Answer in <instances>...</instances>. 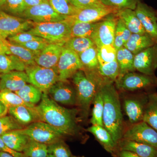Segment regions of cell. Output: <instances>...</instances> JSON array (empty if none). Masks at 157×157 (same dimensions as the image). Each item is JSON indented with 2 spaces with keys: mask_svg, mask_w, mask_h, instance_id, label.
Instances as JSON below:
<instances>
[{
  "mask_svg": "<svg viewBox=\"0 0 157 157\" xmlns=\"http://www.w3.org/2000/svg\"><path fill=\"white\" fill-rule=\"evenodd\" d=\"M50 43L52 42H48L45 39V40H33L26 43L21 44H16V45H20L27 48L33 52L36 55L37 53H39L43 50Z\"/></svg>",
  "mask_w": 157,
  "mask_h": 157,
  "instance_id": "cell-46",
  "label": "cell"
},
{
  "mask_svg": "<svg viewBox=\"0 0 157 157\" xmlns=\"http://www.w3.org/2000/svg\"><path fill=\"white\" fill-rule=\"evenodd\" d=\"M86 130L94 136L107 151L113 154L117 150V145L110 133L104 127L92 125L88 128Z\"/></svg>",
  "mask_w": 157,
  "mask_h": 157,
  "instance_id": "cell-24",
  "label": "cell"
},
{
  "mask_svg": "<svg viewBox=\"0 0 157 157\" xmlns=\"http://www.w3.org/2000/svg\"><path fill=\"white\" fill-rule=\"evenodd\" d=\"M96 72L106 82H115L120 76L119 67L117 60L106 64L99 65Z\"/></svg>",
  "mask_w": 157,
  "mask_h": 157,
  "instance_id": "cell-32",
  "label": "cell"
},
{
  "mask_svg": "<svg viewBox=\"0 0 157 157\" xmlns=\"http://www.w3.org/2000/svg\"><path fill=\"white\" fill-rule=\"evenodd\" d=\"M132 34L123 21L118 18L113 44L117 50L124 46Z\"/></svg>",
  "mask_w": 157,
  "mask_h": 157,
  "instance_id": "cell-36",
  "label": "cell"
},
{
  "mask_svg": "<svg viewBox=\"0 0 157 157\" xmlns=\"http://www.w3.org/2000/svg\"><path fill=\"white\" fill-rule=\"evenodd\" d=\"M97 48L99 65L106 64L116 60L117 50L113 45H103Z\"/></svg>",
  "mask_w": 157,
  "mask_h": 157,
  "instance_id": "cell-40",
  "label": "cell"
},
{
  "mask_svg": "<svg viewBox=\"0 0 157 157\" xmlns=\"http://www.w3.org/2000/svg\"><path fill=\"white\" fill-rule=\"evenodd\" d=\"M18 131L31 140L47 145L62 140L65 136L60 131L42 121L35 122Z\"/></svg>",
  "mask_w": 157,
  "mask_h": 157,
  "instance_id": "cell-5",
  "label": "cell"
},
{
  "mask_svg": "<svg viewBox=\"0 0 157 157\" xmlns=\"http://www.w3.org/2000/svg\"><path fill=\"white\" fill-rule=\"evenodd\" d=\"M135 11L146 34L157 44V15L155 11L141 1L137 4Z\"/></svg>",
  "mask_w": 157,
  "mask_h": 157,
  "instance_id": "cell-16",
  "label": "cell"
},
{
  "mask_svg": "<svg viewBox=\"0 0 157 157\" xmlns=\"http://www.w3.org/2000/svg\"><path fill=\"white\" fill-rule=\"evenodd\" d=\"M92 39L86 37H71L64 44V47L78 54L94 45Z\"/></svg>",
  "mask_w": 157,
  "mask_h": 157,
  "instance_id": "cell-35",
  "label": "cell"
},
{
  "mask_svg": "<svg viewBox=\"0 0 157 157\" xmlns=\"http://www.w3.org/2000/svg\"><path fill=\"white\" fill-rule=\"evenodd\" d=\"M100 90L104 100V127L117 146L123 135V118L118 93L112 82L103 83Z\"/></svg>",
  "mask_w": 157,
  "mask_h": 157,
  "instance_id": "cell-2",
  "label": "cell"
},
{
  "mask_svg": "<svg viewBox=\"0 0 157 157\" xmlns=\"http://www.w3.org/2000/svg\"><path fill=\"white\" fill-rule=\"evenodd\" d=\"M29 83L25 71H13L0 74V90L17 91L25 85Z\"/></svg>",
  "mask_w": 157,
  "mask_h": 157,
  "instance_id": "cell-18",
  "label": "cell"
},
{
  "mask_svg": "<svg viewBox=\"0 0 157 157\" xmlns=\"http://www.w3.org/2000/svg\"><path fill=\"white\" fill-rule=\"evenodd\" d=\"M93 106L90 122L92 125L104 127L103 122L104 112V100L100 87L96 93L93 101Z\"/></svg>",
  "mask_w": 157,
  "mask_h": 157,
  "instance_id": "cell-34",
  "label": "cell"
},
{
  "mask_svg": "<svg viewBox=\"0 0 157 157\" xmlns=\"http://www.w3.org/2000/svg\"><path fill=\"white\" fill-rule=\"evenodd\" d=\"M76 90L77 104L88 113L90 106L98 89L105 82L96 72L78 70L72 77Z\"/></svg>",
  "mask_w": 157,
  "mask_h": 157,
  "instance_id": "cell-3",
  "label": "cell"
},
{
  "mask_svg": "<svg viewBox=\"0 0 157 157\" xmlns=\"http://www.w3.org/2000/svg\"><path fill=\"white\" fill-rule=\"evenodd\" d=\"M118 11L117 9L104 5L79 9L74 15L67 16L66 20L71 25L76 22H97L109 14H116Z\"/></svg>",
  "mask_w": 157,
  "mask_h": 157,
  "instance_id": "cell-13",
  "label": "cell"
},
{
  "mask_svg": "<svg viewBox=\"0 0 157 157\" xmlns=\"http://www.w3.org/2000/svg\"><path fill=\"white\" fill-rule=\"evenodd\" d=\"M47 157H56L53 156V155H52L51 154H48V156H47Z\"/></svg>",
  "mask_w": 157,
  "mask_h": 157,
  "instance_id": "cell-55",
  "label": "cell"
},
{
  "mask_svg": "<svg viewBox=\"0 0 157 157\" xmlns=\"http://www.w3.org/2000/svg\"><path fill=\"white\" fill-rule=\"evenodd\" d=\"M65 42L50 43L42 51L36 55L35 62L41 67L56 70L57 65Z\"/></svg>",
  "mask_w": 157,
  "mask_h": 157,
  "instance_id": "cell-17",
  "label": "cell"
},
{
  "mask_svg": "<svg viewBox=\"0 0 157 157\" xmlns=\"http://www.w3.org/2000/svg\"><path fill=\"white\" fill-rule=\"evenodd\" d=\"M71 25L65 20L56 22L35 23L29 33L50 42H65L71 38Z\"/></svg>",
  "mask_w": 157,
  "mask_h": 157,
  "instance_id": "cell-4",
  "label": "cell"
},
{
  "mask_svg": "<svg viewBox=\"0 0 157 157\" xmlns=\"http://www.w3.org/2000/svg\"><path fill=\"white\" fill-rule=\"evenodd\" d=\"M6 145L14 151L22 153L29 137L18 130L11 131L1 136Z\"/></svg>",
  "mask_w": 157,
  "mask_h": 157,
  "instance_id": "cell-25",
  "label": "cell"
},
{
  "mask_svg": "<svg viewBox=\"0 0 157 157\" xmlns=\"http://www.w3.org/2000/svg\"><path fill=\"white\" fill-rule=\"evenodd\" d=\"M83 69L78 54L64 46L56 67L59 81H67Z\"/></svg>",
  "mask_w": 157,
  "mask_h": 157,
  "instance_id": "cell-9",
  "label": "cell"
},
{
  "mask_svg": "<svg viewBox=\"0 0 157 157\" xmlns=\"http://www.w3.org/2000/svg\"><path fill=\"white\" fill-rule=\"evenodd\" d=\"M116 14H109L98 22L92 39L97 48L103 45H113L118 20Z\"/></svg>",
  "mask_w": 157,
  "mask_h": 157,
  "instance_id": "cell-11",
  "label": "cell"
},
{
  "mask_svg": "<svg viewBox=\"0 0 157 157\" xmlns=\"http://www.w3.org/2000/svg\"><path fill=\"white\" fill-rule=\"evenodd\" d=\"M156 44L147 34H132L124 47L134 55Z\"/></svg>",
  "mask_w": 157,
  "mask_h": 157,
  "instance_id": "cell-23",
  "label": "cell"
},
{
  "mask_svg": "<svg viewBox=\"0 0 157 157\" xmlns=\"http://www.w3.org/2000/svg\"><path fill=\"white\" fill-rule=\"evenodd\" d=\"M122 139L133 140L157 148V132L143 121L134 124L124 133Z\"/></svg>",
  "mask_w": 157,
  "mask_h": 157,
  "instance_id": "cell-12",
  "label": "cell"
},
{
  "mask_svg": "<svg viewBox=\"0 0 157 157\" xmlns=\"http://www.w3.org/2000/svg\"><path fill=\"white\" fill-rule=\"evenodd\" d=\"M0 151L8 153L14 157H26L23 153L14 151L11 149L9 148V147L7 146L6 143L3 141L1 136H0Z\"/></svg>",
  "mask_w": 157,
  "mask_h": 157,
  "instance_id": "cell-48",
  "label": "cell"
},
{
  "mask_svg": "<svg viewBox=\"0 0 157 157\" xmlns=\"http://www.w3.org/2000/svg\"><path fill=\"white\" fill-rule=\"evenodd\" d=\"M47 93L50 98L58 104L66 105L77 104L76 89L68 80L57 82Z\"/></svg>",
  "mask_w": 157,
  "mask_h": 157,
  "instance_id": "cell-15",
  "label": "cell"
},
{
  "mask_svg": "<svg viewBox=\"0 0 157 157\" xmlns=\"http://www.w3.org/2000/svg\"><path fill=\"white\" fill-rule=\"evenodd\" d=\"M22 153L26 157H47L48 145L30 139Z\"/></svg>",
  "mask_w": 157,
  "mask_h": 157,
  "instance_id": "cell-37",
  "label": "cell"
},
{
  "mask_svg": "<svg viewBox=\"0 0 157 157\" xmlns=\"http://www.w3.org/2000/svg\"><path fill=\"white\" fill-rule=\"evenodd\" d=\"M118 157H140L132 152L127 151H119L118 153Z\"/></svg>",
  "mask_w": 157,
  "mask_h": 157,
  "instance_id": "cell-50",
  "label": "cell"
},
{
  "mask_svg": "<svg viewBox=\"0 0 157 157\" xmlns=\"http://www.w3.org/2000/svg\"><path fill=\"white\" fill-rule=\"evenodd\" d=\"M6 0H0V10H3L6 4Z\"/></svg>",
  "mask_w": 157,
  "mask_h": 157,
  "instance_id": "cell-54",
  "label": "cell"
},
{
  "mask_svg": "<svg viewBox=\"0 0 157 157\" xmlns=\"http://www.w3.org/2000/svg\"><path fill=\"white\" fill-rule=\"evenodd\" d=\"M0 157H14L12 155L5 152L0 151Z\"/></svg>",
  "mask_w": 157,
  "mask_h": 157,
  "instance_id": "cell-53",
  "label": "cell"
},
{
  "mask_svg": "<svg viewBox=\"0 0 157 157\" xmlns=\"http://www.w3.org/2000/svg\"><path fill=\"white\" fill-rule=\"evenodd\" d=\"M0 91H1V90H0Z\"/></svg>",
  "mask_w": 157,
  "mask_h": 157,
  "instance_id": "cell-57",
  "label": "cell"
},
{
  "mask_svg": "<svg viewBox=\"0 0 157 157\" xmlns=\"http://www.w3.org/2000/svg\"><path fill=\"white\" fill-rule=\"evenodd\" d=\"M40 121L48 124L65 135H73L77 128L76 109L62 107L43 92L40 103L36 106Z\"/></svg>",
  "mask_w": 157,
  "mask_h": 157,
  "instance_id": "cell-1",
  "label": "cell"
},
{
  "mask_svg": "<svg viewBox=\"0 0 157 157\" xmlns=\"http://www.w3.org/2000/svg\"><path fill=\"white\" fill-rule=\"evenodd\" d=\"M15 93L26 103L35 106L41 101L43 93L41 90L30 83L25 85Z\"/></svg>",
  "mask_w": 157,
  "mask_h": 157,
  "instance_id": "cell-31",
  "label": "cell"
},
{
  "mask_svg": "<svg viewBox=\"0 0 157 157\" xmlns=\"http://www.w3.org/2000/svg\"><path fill=\"white\" fill-rule=\"evenodd\" d=\"M115 82L118 89L133 91L157 85V78L155 75L129 72L119 77Z\"/></svg>",
  "mask_w": 157,
  "mask_h": 157,
  "instance_id": "cell-8",
  "label": "cell"
},
{
  "mask_svg": "<svg viewBox=\"0 0 157 157\" xmlns=\"http://www.w3.org/2000/svg\"><path fill=\"white\" fill-rule=\"evenodd\" d=\"M119 151L132 152L140 157H157V148L133 140L122 139L117 144Z\"/></svg>",
  "mask_w": 157,
  "mask_h": 157,
  "instance_id": "cell-20",
  "label": "cell"
},
{
  "mask_svg": "<svg viewBox=\"0 0 157 157\" xmlns=\"http://www.w3.org/2000/svg\"><path fill=\"white\" fill-rule=\"evenodd\" d=\"M98 22H76L72 24L70 34L71 38L80 37L92 39L98 26Z\"/></svg>",
  "mask_w": 157,
  "mask_h": 157,
  "instance_id": "cell-33",
  "label": "cell"
},
{
  "mask_svg": "<svg viewBox=\"0 0 157 157\" xmlns=\"http://www.w3.org/2000/svg\"><path fill=\"white\" fill-rule=\"evenodd\" d=\"M35 22L23 17L9 14L0 10V35L4 39L19 33L27 32Z\"/></svg>",
  "mask_w": 157,
  "mask_h": 157,
  "instance_id": "cell-7",
  "label": "cell"
},
{
  "mask_svg": "<svg viewBox=\"0 0 157 157\" xmlns=\"http://www.w3.org/2000/svg\"><path fill=\"white\" fill-rule=\"evenodd\" d=\"M27 8L37 6L42 3L48 2V0H24Z\"/></svg>",
  "mask_w": 157,
  "mask_h": 157,
  "instance_id": "cell-49",
  "label": "cell"
},
{
  "mask_svg": "<svg viewBox=\"0 0 157 157\" xmlns=\"http://www.w3.org/2000/svg\"><path fill=\"white\" fill-rule=\"evenodd\" d=\"M24 128L11 115H6L0 117V136L8 132L21 130Z\"/></svg>",
  "mask_w": 157,
  "mask_h": 157,
  "instance_id": "cell-41",
  "label": "cell"
},
{
  "mask_svg": "<svg viewBox=\"0 0 157 157\" xmlns=\"http://www.w3.org/2000/svg\"><path fill=\"white\" fill-rule=\"evenodd\" d=\"M79 59L83 67V70L86 72H94L99 66L98 56V48L95 45L78 54Z\"/></svg>",
  "mask_w": 157,
  "mask_h": 157,
  "instance_id": "cell-29",
  "label": "cell"
},
{
  "mask_svg": "<svg viewBox=\"0 0 157 157\" xmlns=\"http://www.w3.org/2000/svg\"><path fill=\"white\" fill-rule=\"evenodd\" d=\"M116 15L132 34H146L135 10L130 9L119 10Z\"/></svg>",
  "mask_w": 157,
  "mask_h": 157,
  "instance_id": "cell-22",
  "label": "cell"
},
{
  "mask_svg": "<svg viewBox=\"0 0 157 157\" xmlns=\"http://www.w3.org/2000/svg\"><path fill=\"white\" fill-rule=\"evenodd\" d=\"M137 98H127L124 101V109L132 124L142 121L147 103Z\"/></svg>",
  "mask_w": 157,
  "mask_h": 157,
  "instance_id": "cell-21",
  "label": "cell"
},
{
  "mask_svg": "<svg viewBox=\"0 0 157 157\" xmlns=\"http://www.w3.org/2000/svg\"><path fill=\"white\" fill-rule=\"evenodd\" d=\"M140 0H101L104 6L115 8L117 10L130 9L135 10Z\"/></svg>",
  "mask_w": 157,
  "mask_h": 157,
  "instance_id": "cell-44",
  "label": "cell"
},
{
  "mask_svg": "<svg viewBox=\"0 0 157 157\" xmlns=\"http://www.w3.org/2000/svg\"><path fill=\"white\" fill-rule=\"evenodd\" d=\"M48 2L56 12L63 16H72L79 10L73 6L70 0H48Z\"/></svg>",
  "mask_w": 157,
  "mask_h": 157,
  "instance_id": "cell-38",
  "label": "cell"
},
{
  "mask_svg": "<svg viewBox=\"0 0 157 157\" xmlns=\"http://www.w3.org/2000/svg\"><path fill=\"white\" fill-rule=\"evenodd\" d=\"M0 100L8 108L18 106H36L26 103L16 93L7 90L0 91Z\"/></svg>",
  "mask_w": 157,
  "mask_h": 157,
  "instance_id": "cell-39",
  "label": "cell"
},
{
  "mask_svg": "<svg viewBox=\"0 0 157 157\" xmlns=\"http://www.w3.org/2000/svg\"><path fill=\"white\" fill-rule=\"evenodd\" d=\"M48 154L56 157H71L72 153L67 145L62 140L48 145Z\"/></svg>",
  "mask_w": 157,
  "mask_h": 157,
  "instance_id": "cell-42",
  "label": "cell"
},
{
  "mask_svg": "<svg viewBox=\"0 0 157 157\" xmlns=\"http://www.w3.org/2000/svg\"><path fill=\"white\" fill-rule=\"evenodd\" d=\"M27 9L24 0H6L3 11L17 17L21 15Z\"/></svg>",
  "mask_w": 157,
  "mask_h": 157,
  "instance_id": "cell-43",
  "label": "cell"
},
{
  "mask_svg": "<svg viewBox=\"0 0 157 157\" xmlns=\"http://www.w3.org/2000/svg\"><path fill=\"white\" fill-rule=\"evenodd\" d=\"M142 121L148 124L157 132V95L148 96Z\"/></svg>",
  "mask_w": 157,
  "mask_h": 157,
  "instance_id": "cell-30",
  "label": "cell"
},
{
  "mask_svg": "<svg viewBox=\"0 0 157 157\" xmlns=\"http://www.w3.org/2000/svg\"><path fill=\"white\" fill-rule=\"evenodd\" d=\"M134 67L139 73L154 76L157 69V44L135 55Z\"/></svg>",
  "mask_w": 157,
  "mask_h": 157,
  "instance_id": "cell-14",
  "label": "cell"
},
{
  "mask_svg": "<svg viewBox=\"0 0 157 157\" xmlns=\"http://www.w3.org/2000/svg\"><path fill=\"white\" fill-rule=\"evenodd\" d=\"M134 58L135 55L124 46L117 50L116 60L120 69L119 77L129 72H135Z\"/></svg>",
  "mask_w": 157,
  "mask_h": 157,
  "instance_id": "cell-27",
  "label": "cell"
},
{
  "mask_svg": "<svg viewBox=\"0 0 157 157\" xmlns=\"http://www.w3.org/2000/svg\"><path fill=\"white\" fill-rule=\"evenodd\" d=\"M8 113L24 127L40 121L36 106L35 107L18 106L10 107L9 108Z\"/></svg>",
  "mask_w": 157,
  "mask_h": 157,
  "instance_id": "cell-19",
  "label": "cell"
},
{
  "mask_svg": "<svg viewBox=\"0 0 157 157\" xmlns=\"http://www.w3.org/2000/svg\"><path fill=\"white\" fill-rule=\"evenodd\" d=\"M1 36H0V52L2 53H5L7 54H11L8 50V48L5 46L2 42L1 38Z\"/></svg>",
  "mask_w": 157,
  "mask_h": 157,
  "instance_id": "cell-52",
  "label": "cell"
},
{
  "mask_svg": "<svg viewBox=\"0 0 157 157\" xmlns=\"http://www.w3.org/2000/svg\"><path fill=\"white\" fill-rule=\"evenodd\" d=\"M25 72L27 74L29 83L41 90L47 92L50 87L59 81L56 70L52 68L41 67L36 64L27 66Z\"/></svg>",
  "mask_w": 157,
  "mask_h": 157,
  "instance_id": "cell-6",
  "label": "cell"
},
{
  "mask_svg": "<svg viewBox=\"0 0 157 157\" xmlns=\"http://www.w3.org/2000/svg\"><path fill=\"white\" fill-rule=\"evenodd\" d=\"M70 1L73 6L79 9L104 5L101 2V0H70Z\"/></svg>",
  "mask_w": 157,
  "mask_h": 157,
  "instance_id": "cell-47",
  "label": "cell"
},
{
  "mask_svg": "<svg viewBox=\"0 0 157 157\" xmlns=\"http://www.w3.org/2000/svg\"><path fill=\"white\" fill-rule=\"evenodd\" d=\"M1 38L2 42L8 48L10 53L20 59L26 67L36 64L35 60L36 55L33 52L20 45L11 43L2 37L1 36Z\"/></svg>",
  "mask_w": 157,
  "mask_h": 157,
  "instance_id": "cell-26",
  "label": "cell"
},
{
  "mask_svg": "<svg viewBox=\"0 0 157 157\" xmlns=\"http://www.w3.org/2000/svg\"><path fill=\"white\" fill-rule=\"evenodd\" d=\"M67 17L56 12L48 2L27 8L21 16L35 23L59 22Z\"/></svg>",
  "mask_w": 157,
  "mask_h": 157,
  "instance_id": "cell-10",
  "label": "cell"
},
{
  "mask_svg": "<svg viewBox=\"0 0 157 157\" xmlns=\"http://www.w3.org/2000/svg\"><path fill=\"white\" fill-rule=\"evenodd\" d=\"M26 66L19 58L12 54L0 52V73L13 71H25Z\"/></svg>",
  "mask_w": 157,
  "mask_h": 157,
  "instance_id": "cell-28",
  "label": "cell"
},
{
  "mask_svg": "<svg viewBox=\"0 0 157 157\" xmlns=\"http://www.w3.org/2000/svg\"><path fill=\"white\" fill-rule=\"evenodd\" d=\"M7 39L11 43L15 44H23L33 40H45L43 38L30 33L28 31L15 34Z\"/></svg>",
  "mask_w": 157,
  "mask_h": 157,
  "instance_id": "cell-45",
  "label": "cell"
},
{
  "mask_svg": "<svg viewBox=\"0 0 157 157\" xmlns=\"http://www.w3.org/2000/svg\"><path fill=\"white\" fill-rule=\"evenodd\" d=\"M8 111L9 108L0 100V117L7 115Z\"/></svg>",
  "mask_w": 157,
  "mask_h": 157,
  "instance_id": "cell-51",
  "label": "cell"
},
{
  "mask_svg": "<svg viewBox=\"0 0 157 157\" xmlns=\"http://www.w3.org/2000/svg\"><path fill=\"white\" fill-rule=\"evenodd\" d=\"M71 157H77L75 156H73V155H72V156H71Z\"/></svg>",
  "mask_w": 157,
  "mask_h": 157,
  "instance_id": "cell-56",
  "label": "cell"
}]
</instances>
